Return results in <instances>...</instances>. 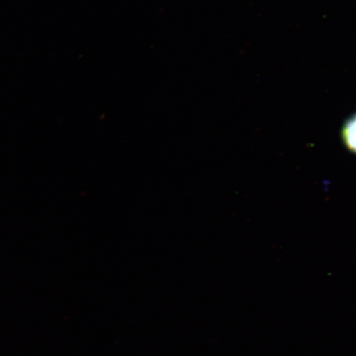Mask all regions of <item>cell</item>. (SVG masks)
Masks as SVG:
<instances>
[{
    "label": "cell",
    "mask_w": 356,
    "mask_h": 356,
    "mask_svg": "<svg viewBox=\"0 0 356 356\" xmlns=\"http://www.w3.org/2000/svg\"><path fill=\"white\" fill-rule=\"evenodd\" d=\"M341 139L346 148L356 154V113L344 122L341 129Z\"/></svg>",
    "instance_id": "6da1fadb"
}]
</instances>
